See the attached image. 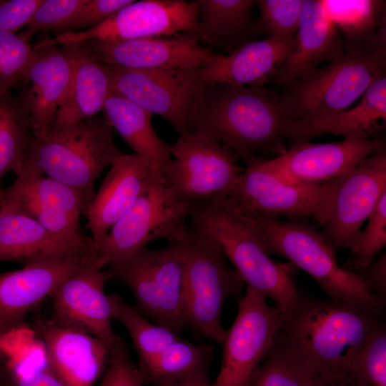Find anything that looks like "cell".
I'll return each mask as SVG.
<instances>
[{
  "label": "cell",
  "instance_id": "cell-1",
  "mask_svg": "<svg viewBox=\"0 0 386 386\" xmlns=\"http://www.w3.org/2000/svg\"><path fill=\"white\" fill-rule=\"evenodd\" d=\"M289 123L276 91L208 83L192 117L189 133L214 139L244 162L286 151Z\"/></svg>",
  "mask_w": 386,
  "mask_h": 386
},
{
  "label": "cell",
  "instance_id": "cell-2",
  "mask_svg": "<svg viewBox=\"0 0 386 386\" xmlns=\"http://www.w3.org/2000/svg\"><path fill=\"white\" fill-rule=\"evenodd\" d=\"M189 218L219 244L246 287L272 300L284 320L295 311L301 297L290 270L270 257L262 233L251 218L227 198L192 209Z\"/></svg>",
  "mask_w": 386,
  "mask_h": 386
},
{
  "label": "cell",
  "instance_id": "cell-3",
  "mask_svg": "<svg viewBox=\"0 0 386 386\" xmlns=\"http://www.w3.org/2000/svg\"><path fill=\"white\" fill-rule=\"evenodd\" d=\"M382 323L379 315L348 303L301 297L281 330L317 375L342 379Z\"/></svg>",
  "mask_w": 386,
  "mask_h": 386
},
{
  "label": "cell",
  "instance_id": "cell-4",
  "mask_svg": "<svg viewBox=\"0 0 386 386\" xmlns=\"http://www.w3.org/2000/svg\"><path fill=\"white\" fill-rule=\"evenodd\" d=\"M123 154L106 118L95 116L51 129L44 137L33 136L21 171L45 174L73 189L81 196L86 214L95 195L96 180Z\"/></svg>",
  "mask_w": 386,
  "mask_h": 386
},
{
  "label": "cell",
  "instance_id": "cell-5",
  "mask_svg": "<svg viewBox=\"0 0 386 386\" xmlns=\"http://www.w3.org/2000/svg\"><path fill=\"white\" fill-rule=\"evenodd\" d=\"M345 46L340 58L320 66L280 93L290 123L345 111L386 76V34L368 43Z\"/></svg>",
  "mask_w": 386,
  "mask_h": 386
},
{
  "label": "cell",
  "instance_id": "cell-6",
  "mask_svg": "<svg viewBox=\"0 0 386 386\" xmlns=\"http://www.w3.org/2000/svg\"><path fill=\"white\" fill-rule=\"evenodd\" d=\"M247 216L260 229L269 254L280 255L309 274L331 300L379 316L383 313L385 300L372 292L354 271L338 264L336 252L312 226L297 220Z\"/></svg>",
  "mask_w": 386,
  "mask_h": 386
},
{
  "label": "cell",
  "instance_id": "cell-7",
  "mask_svg": "<svg viewBox=\"0 0 386 386\" xmlns=\"http://www.w3.org/2000/svg\"><path fill=\"white\" fill-rule=\"evenodd\" d=\"M183 273L182 315L184 328L219 345L227 330L221 323L222 309L230 297L245 285L229 267L219 244L191 225L186 240Z\"/></svg>",
  "mask_w": 386,
  "mask_h": 386
},
{
  "label": "cell",
  "instance_id": "cell-8",
  "mask_svg": "<svg viewBox=\"0 0 386 386\" xmlns=\"http://www.w3.org/2000/svg\"><path fill=\"white\" fill-rule=\"evenodd\" d=\"M187 245L168 243L144 249L106 269L109 279L132 292L134 308L153 322L180 335L184 329L182 315L183 273Z\"/></svg>",
  "mask_w": 386,
  "mask_h": 386
},
{
  "label": "cell",
  "instance_id": "cell-9",
  "mask_svg": "<svg viewBox=\"0 0 386 386\" xmlns=\"http://www.w3.org/2000/svg\"><path fill=\"white\" fill-rule=\"evenodd\" d=\"M189 209L177 201L163 180L155 176L130 209L100 242L94 263L101 269L119 263L156 240L186 242Z\"/></svg>",
  "mask_w": 386,
  "mask_h": 386
},
{
  "label": "cell",
  "instance_id": "cell-10",
  "mask_svg": "<svg viewBox=\"0 0 386 386\" xmlns=\"http://www.w3.org/2000/svg\"><path fill=\"white\" fill-rule=\"evenodd\" d=\"M170 152L163 182L189 212L227 199L244 170L219 142L196 133L179 136Z\"/></svg>",
  "mask_w": 386,
  "mask_h": 386
},
{
  "label": "cell",
  "instance_id": "cell-11",
  "mask_svg": "<svg viewBox=\"0 0 386 386\" xmlns=\"http://www.w3.org/2000/svg\"><path fill=\"white\" fill-rule=\"evenodd\" d=\"M259 159L244 161L246 167L227 197L238 211L245 215L311 217L321 226L329 220L342 177L320 184H289L264 168Z\"/></svg>",
  "mask_w": 386,
  "mask_h": 386
},
{
  "label": "cell",
  "instance_id": "cell-12",
  "mask_svg": "<svg viewBox=\"0 0 386 386\" xmlns=\"http://www.w3.org/2000/svg\"><path fill=\"white\" fill-rule=\"evenodd\" d=\"M104 65L111 91L161 116L179 136L190 132L192 117L208 84L201 79L198 69H134Z\"/></svg>",
  "mask_w": 386,
  "mask_h": 386
},
{
  "label": "cell",
  "instance_id": "cell-13",
  "mask_svg": "<svg viewBox=\"0 0 386 386\" xmlns=\"http://www.w3.org/2000/svg\"><path fill=\"white\" fill-rule=\"evenodd\" d=\"M284 321L280 311L267 304L264 296L246 287L222 345L220 368L212 386H248Z\"/></svg>",
  "mask_w": 386,
  "mask_h": 386
},
{
  "label": "cell",
  "instance_id": "cell-14",
  "mask_svg": "<svg viewBox=\"0 0 386 386\" xmlns=\"http://www.w3.org/2000/svg\"><path fill=\"white\" fill-rule=\"evenodd\" d=\"M197 32L198 9L193 1L133 0L95 26L56 34L39 43L63 45L91 40L117 41L181 33L197 36Z\"/></svg>",
  "mask_w": 386,
  "mask_h": 386
},
{
  "label": "cell",
  "instance_id": "cell-15",
  "mask_svg": "<svg viewBox=\"0 0 386 386\" xmlns=\"http://www.w3.org/2000/svg\"><path fill=\"white\" fill-rule=\"evenodd\" d=\"M385 148L383 138H344L332 143L295 144L262 166L289 184H320L337 179L369 156Z\"/></svg>",
  "mask_w": 386,
  "mask_h": 386
},
{
  "label": "cell",
  "instance_id": "cell-16",
  "mask_svg": "<svg viewBox=\"0 0 386 386\" xmlns=\"http://www.w3.org/2000/svg\"><path fill=\"white\" fill-rule=\"evenodd\" d=\"M109 279L106 269L94 260L64 281L49 297V317L57 325L101 340L110 351L123 340L112 329L114 318L105 294Z\"/></svg>",
  "mask_w": 386,
  "mask_h": 386
},
{
  "label": "cell",
  "instance_id": "cell-17",
  "mask_svg": "<svg viewBox=\"0 0 386 386\" xmlns=\"http://www.w3.org/2000/svg\"><path fill=\"white\" fill-rule=\"evenodd\" d=\"M386 193V150L375 152L341 178L332 214L321 232L336 252L352 239Z\"/></svg>",
  "mask_w": 386,
  "mask_h": 386
},
{
  "label": "cell",
  "instance_id": "cell-18",
  "mask_svg": "<svg viewBox=\"0 0 386 386\" xmlns=\"http://www.w3.org/2000/svg\"><path fill=\"white\" fill-rule=\"evenodd\" d=\"M191 34L83 43L101 62L134 69H196L215 53Z\"/></svg>",
  "mask_w": 386,
  "mask_h": 386
},
{
  "label": "cell",
  "instance_id": "cell-19",
  "mask_svg": "<svg viewBox=\"0 0 386 386\" xmlns=\"http://www.w3.org/2000/svg\"><path fill=\"white\" fill-rule=\"evenodd\" d=\"M94 259V254L73 256L0 273V335L24 324L64 281Z\"/></svg>",
  "mask_w": 386,
  "mask_h": 386
},
{
  "label": "cell",
  "instance_id": "cell-20",
  "mask_svg": "<svg viewBox=\"0 0 386 386\" xmlns=\"http://www.w3.org/2000/svg\"><path fill=\"white\" fill-rule=\"evenodd\" d=\"M34 313L30 326L57 377L66 386H93L109 368L107 346L94 336L61 327L49 317Z\"/></svg>",
  "mask_w": 386,
  "mask_h": 386
},
{
  "label": "cell",
  "instance_id": "cell-21",
  "mask_svg": "<svg viewBox=\"0 0 386 386\" xmlns=\"http://www.w3.org/2000/svg\"><path fill=\"white\" fill-rule=\"evenodd\" d=\"M345 51L343 39L320 0H302L293 48L270 82L287 89L322 64L340 58Z\"/></svg>",
  "mask_w": 386,
  "mask_h": 386
},
{
  "label": "cell",
  "instance_id": "cell-22",
  "mask_svg": "<svg viewBox=\"0 0 386 386\" xmlns=\"http://www.w3.org/2000/svg\"><path fill=\"white\" fill-rule=\"evenodd\" d=\"M155 176L158 175L149 162L134 153H124L112 164L86 214L95 254L112 227L130 209Z\"/></svg>",
  "mask_w": 386,
  "mask_h": 386
},
{
  "label": "cell",
  "instance_id": "cell-23",
  "mask_svg": "<svg viewBox=\"0 0 386 386\" xmlns=\"http://www.w3.org/2000/svg\"><path fill=\"white\" fill-rule=\"evenodd\" d=\"M34 57L22 83H30L21 94L29 112L34 137L45 136L52 129L56 112L69 90L73 72V62L62 45L36 44Z\"/></svg>",
  "mask_w": 386,
  "mask_h": 386
},
{
  "label": "cell",
  "instance_id": "cell-24",
  "mask_svg": "<svg viewBox=\"0 0 386 386\" xmlns=\"http://www.w3.org/2000/svg\"><path fill=\"white\" fill-rule=\"evenodd\" d=\"M295 38L282 40L267 37L246 43L227 55L216 54L198 69L207 83L262 87L291 52Z\"/></svg>",
  "mask_w": 386,
  "mask_h": 386
},
{
  "label": "cell",
  "instance_id": "cell-25",
  "mask_svg": "<svg viewBox=\"0 0 386 386\" xmlns=\"http://www.w3.org/2000/svg\"><path fill=\"white\" fill-rule=\"evenodd\" d=\"M94 254V243L61 238L34 219L0 209V262L27 264L73 256Z\"/></svg>",
  "mask_w": 386,
  "mask_h": 386
},
{
  "label": "cell",
  "instance_id": "cell-26",
  "mask_svg": "<svg viewBox=\"0 0 386 386\" xmlns=\"http://www.w3.org/2000/svg\"><path fill=\"white\" fill-rule=\"evenodd\" d=\"M386 122V76L375 81L350 109L316 119L292 122L284 131L292 146L325 134L344 138H372Z\"/></svg>",
  "mask_w": 386,
  "mask_h": 386
},
{
  "label": "cell",
  "instance_id": "cell-27",
  "mask_svg": "<svg viewBox=\"0 0 386 386\" xmlns=\"http://www.w3.org/2000/svg\"><path fill=\"white\" fill-rule=\"evenodd\" d=\"M73 62L67 94L60 105L52 129L69 127L96 116L103 110L110 91L105 65L83 44H66Z\"/></svg>",
  "mask_w": 386,
  "mask_h": 386
},
{
  "label": "cell",
  "instance_id": "cell-28",
  "mask_svg": "<svg viewBox=\"0 0 386 386\" xmlns=\"http://www.w3.org/2000/svg\"><path fill=\"white\" fill-rule=\"evenodd\" d=\"M105 118L137 154L147 159L154 172L163 178L172 162L170 145L157 134L152 114L125 97L110 91L104 109Z\"/></svg>",
  "mask_w": 386,
  "mask_h": 386
},
{
  "label": "cell",
  "instance_id": "cell-29",
  "mask_svg": "<svg viewBox=\"0 0 386 386\" xmlns=\"http://www.w3.org/2000/svg\"><path fill=\"white\" fill-rule=\"evenodd\" d=\"M198 9L199 40L231 53L257 34L253 18L254 0H194Z\"/></svg>",
  "mask_w": 386,
  "mask_h": 386
},
{
  "label": "cell",
  "instance_id": "cell-30",
  "mask_svg": "<svg viewBox=\"0 0 386 386\" xmlns=\"http://www.w3.org/2000/svg\"><path fill=\"white\" fill-rule=\"evenodd\" d=\"M0 364L13 386H66L51 369L42 342L26 322L0 335Z\"/></svg>",
  "mask_w": 386,
  "mask_h": 386
},
{
  "label": "cell",
  "instance_id": "cell-31",
  "mask_svg": "<svg viewBox=\"0 0 386 386\" xmlns=\"http://www.w3.org/2000/svg\"><path fill=\"white\" fill-rule=\"evenodd\" d=\"M23 202L56 209L79 218L86 214L81 196L73 189L41 174L21 170L0 192V208Z\"/></svg>",
  "mask_w": 386,
  "mask_h": 386
},
{
  "label": "cell",
  "instance_id": "cell-32",
  "mask_svg": "<svg viewBox=\"0 0 386 386\" xmlns=\"http://www.w3.org/2000/svg\"><path fill=\"white\" fill-rule=\"evenodd\" d=\"M345 46L370 42L386 34L385 1L320 0Z\"/></svg>",
  "mask_w": 386,
  "mask_h": 386
},
{
  "label": "cell",
  "instance_id": "cell-33",
  "mask_svg": "<svg viewBox=\"0 0 386 386\" xmlns=\"http://www.w3.org/2000/svg\"><path fill=\"white\" fill-rule=\"evenodd\" d=\"M317 375L280 328L248 386H313Z\"/></svg>",
  "mask_w": 386,
  "mask_h": 386
},
{
  "label": "cell",
  "instance_id": "cell-34",
  "mask_svg": "<svg viewBox=\"0 0 386 386\" xmlns=\"http://www.w3.org/2000/svg\"><path fill=\"white\" fill-rule=\"evenodd\" d=\"M32 137L23 97L11 91L0 94V179L9 172H20Z\"/></svg>",
  "mask_w": 386,
  "mask_h": 386
},
{
  "label": "cell",
  "instance_id": "cell-35",
  "mask_svg": "<svg viewBox=\"0 0 386 386\" xmlns=\"http://www.w3.org/2000/svg\"><path fill=\"white\" fill-rule=\"evenodd\" d=\"M212 353V345L194 344L181 338L137 366L144 382L157 385L206 371Z\"/></svg>",
  "mask_w": 386,
  "mask_h": 386
},
{
  "label": "cell",
  "instance_id": "cell-36",
  "mask_svg": "<svg viewBox=\"0 0 386 386\" xmlns=\"http://www.w3.org/2000/svg\"><path fill=\"white\" fill-rule=\"evenodd\" d=\"M108 300L113 317L124 326L131 337L138 363L155 356L182 338L173 331L151 322L119 295L110 294Z\"/></svg>",
  "mask_w": 386,
  "mask_h": 386
},
{
  "label": "cell",
  "instance_id": "cell-37",
  "mask_svg": "<svg viewBox=\"0 0 386 386\" xmlns=\"http://www.w3.org/2000/svg\"><path fill=\"white\" fill-rule=\"evenodd\" d=\"M342 379L347 386H386V330L383 323L355 355Z\"/></svg>",
  "mask_w": 386,
  "mask_h": 386
},
{
  "label": "cell",
  "instance_id": "cell-38",
  "mask_svg": "<svg viewBox=\"0 0 386 386\" xmlns=\"http://www.w3.org/2000/svg\"><path fill=\"white\" fill-rule=\"evenodd\" d=\"M259 15L255 20L257 34L282 40L295 37L302 0H258Z\"/></svg>",
  "mask_w": 386,
  "mask_h": 386
},
{
  "label": "cell",
  "instance_id": "cell-39",
  "mask_svg": "<svg viewBox=\"0 0 386 386\" xmlns=\"http://www.w3.org/2000/svg\"><path fill=\"white\" fill-rule=\"evenodd\" d=\"M34 57L30 41L21 33L0 32V94L22 83Z\"/></svg>",
  "mask_w": 386,
  "mask_h": 386
},
{
  "label": "cell",
  "instance_id": "cell-40",
  "mask_svg": "<svg viewBox=\"0 0 386 386\" xmlns=\"http://www.w3.org/2000/svg\"><path fill=\"white\" fill-rule=\"evenodd\" d=\"M367 220L366 227L355 234L348 247L350 264L356 270L370 264L386 245V193Z\"/></svg>",
  "mask_w": 386,
  "mask_h": 386
},
{
  "label": "cell",
  "instance_id": "cell-41",
  "mask_svg": "<svg viewBox=\"0 0 386 386\" xmlns=\"http://www.w3.org/2000/svg\"><path fill=\"white\" fill-rule=\"evenodd\" d=\"M87 0H42L21 34L31 40L36 34L49 29L62 33Z\"/></svg>",
  "mask_w": 386,
  "mask_h": 386
},
{
  "label": "cell",
  "instance_id": "cell-42",
  "mask_svg": "<svg viewBox=\"0 0 386 386\" xmlns=\"http://www.w3.org/2000/svg\"><path fill=\"white\" fill-rule=\"evenodd\" d=\"M106 374L108 386H142L145 383L138 366L131 358L124 340L111 351L110 364Z\"/></svg>",
  "mask_w": 386,
  "mask_h": 386
},
{
  "label": "cell",
  "instance_id": "cell-43",
  "mask_svg": "<svg viewBox=\"0 0 386 386\" xmlns=\"http://www.w3.org/2000/svg\"><path fill=\"white\" fill-rule=\"evenodd\" d=\"M132 1L133 0H87L78 15L62 33L95 26Z\"/></svg>",
  "mask_w": 386,
  "mask_h": 386
},
{
  "label": "cell",
  "instance_id": "cell-44",
  "mask_svg": "<svg viewBox=\"0 0 386 386\" xmlns=\"http://www.w3.org/2000/svg\"><path fill=\"white\" fill-rule=\"evenodd\" d=\"M42 0H0V32L15 33L29 21Z\"/></svg>",
  "mask_w": 386,
  "mask_h": 386
},
{
  "label": "cell",
  "instance_id": "cell-45",
  "mask_svg": "<svg viewBox=\"0 0 386 386\" xmlns=\"http://www.w3.org/2000/svg\"><path fill=\"white\" fill-rule=\"evenodd\" d=\"M355 272L367 287L382 299L386 292V255L382 254L365 267Z\"/></svg>",
  "mask_w": 386,
  "mask_h": 386
},
{
  "label": "cell",
  "instance_id": "cell-46",
  "mask_svg": "<svg viewBox=\"0 0 386 386\" xmlns=\"http://www.w3.org/2000/svg\"><path fill=\"white\" fill-rule=\"evenodd\" d=\"M157 386H212L206 371H201L180 379L160 382Z\"/></svg>",
  "mask_w": 386,
  "mask_h": 386
},
{
  "label": "cell",
  "instance_id": "cell-47",
  "mask_svg": "<svg viewBox=\"0 0 386 386\" xmlns=\"http://www.w3.org/2000/svg\"><path fill=\"white\" fill-rule=\"evenodd\" d=\"M313 386H347L340 378L325 377L317 375Z\"/></svg>",
  "mask_w": 386,
  "mask_h": 386
},
{
  "label": "cell",
  "instance_id": "cell-48",
  "mask_svg": "<svg viewBox=\"0 0 386 386\" xmlns=\"http://www.w3.org/2000/svg\"><path fill=\"white\" fill-rule=\"evenodd\" d=\"M99 386H108V377L105 373V375Z\"/></svg>",
  "mask_w": 386,
  "mask_h": 386
},
{
  "label": "cell",
  "instance_id": "cell-49",
  "mask_svg": "<svg viewBox=\"0 0 386 386\" xmlns=\"http://www.w3.org/2000/svg\"><path fill=\"white\" fill-rule=\"evenodd\" d=\"M0 192H1V189H0Z\"/></svg>",
  "mask_w": 386,
  "mask_h": 386
}]
</instances>
